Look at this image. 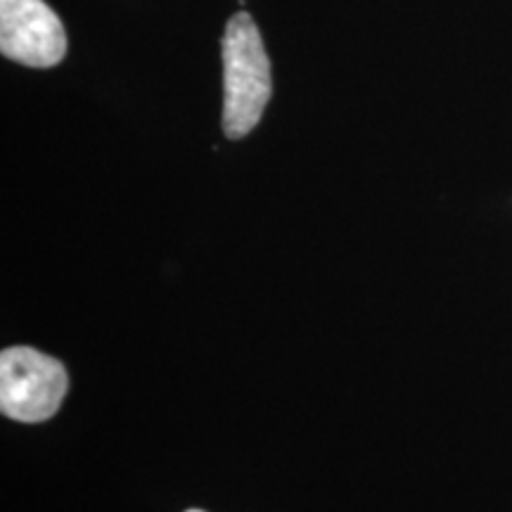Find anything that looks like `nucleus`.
Wrapping results in <instances>:
<instances>
[{"instance_id":"obj_1","label":"nucleus","mask_w":512,"mask_h":512,"mask_svg":"<svg viewBox=\"0 0 512 512\" xmlns=\"http://www.w3.org/2000/svg\"><path fill=\"white\" fill-rule=\"evenodd\" d=\"M271 91V62L259 29L247 12H238L223 34V131L230 140L259 124Z\"/></svg>"},{"instance_id":"obj_2","label":"nucleus","mask_w":512,"mask_h":512,"mask_svg":"<svg viewBox=\"0 0 512 512\" xmlns=\"http://www.w3.org/2000/svg\"><path fill=\"white\" fill-rule=\"evenodd\" d=\"M69 392L67 370L57 358L31 347L0 354V411L17 422H43L60 411Z\"/></svg>"},{"instance_id":"obj_3","label":"nucleus","mask_w":512,"mask_h":512,"mask_svg":"<svg viewBox=\"0 0 512 512\" xmlns=\"http://www.w3.org/2000/svg\"><path fill=\"white\" fill-rule=\"evenodd\" d=\"M0 53L27 67H55L67 53L60 17L43 0H0Z\"/></svg>"},{"instance_id":"obj_4","label":"nucleus","mask_w":512,"mask_h":512,"mask_svg":"<svg viewBox=\"0 0 512 512\" xmlns=\"http://www.w3.org/2000/svg\"><path fill=\"white\" fill-rule=\"evenodd\" d=\"M188 512H204V510H188Z\"/></svg>"}]
</instances>
